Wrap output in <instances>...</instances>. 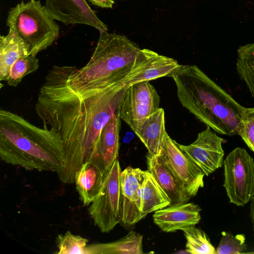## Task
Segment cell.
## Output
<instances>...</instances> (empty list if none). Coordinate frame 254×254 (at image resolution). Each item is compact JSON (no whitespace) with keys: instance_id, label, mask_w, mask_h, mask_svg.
Returning a JSON list of instances; mask_svg holds the SVG:
<instances>
[{"instance_id":"1","label":"cell","mask_w":254,"mask_h":254,"mask_svg":"<svg viewBox=\"0 0 254 254\" xmlns=\"http://www.w3.org/2000/svg\"><path fill=\"white\" fill-rule=\"evenodd\" d=\"M127 81L73 88L68 84L67 66L57 65L45 77L36 112L43 127L56 131L62 139L65 164L57 174L62 183H74L76 172L89 160L103 128L119 110Z\"/></svg>"},{"instance_id":"2","label":"cell","mask_w":254,"mask_h":254,"mask_svg":"<svg viewBox=\"0 0 254 254\" xmlns=\"http://www.w3.org/2000/svg\"><path fill=\"white\" fill-rule=\"evenodd\" d=\"M0 157L7 164L27 170L58 173L64 168L65 155L62 139L56 131L0 110Z\"/></svg>"},{"instance_id":"3","label":"cell","mask_w":254,"mask_h":254,"mask_svg":"<svg viewBox=\"0 0 254 254\" xmlns=\"http://www.w3.org/2000/svg\"><path fill=\"white\" fill-rule=\"evenodd\" d=\"M171 77L184 107L216 132L238 135L245 108L197 66L182 65Z\"/></svg>"},{"instance_id":"4","label":"cell","mask_w":254,"mask_h":254,"mask_svg":"<svg viewBox=\"0 0 254 254\" xmlns=\"http://www.w3.org/2000/svg\"><path fill=\"white\" fill-rule=\"evenodd\" d=\"M156 52L140 49L124 35L100 32L92 56L81 68L67 66L68 82L74 88L109 86L128 79L139 71Z\"/></svg>"},{"instance_id":"5","label":"cell","mask_w":254,"mask_h":254,"mask_svg":"<svg viewBox=\"0 0 254 254\" xmlns=\"http://www.w3.org/2000/svg\"><path fill=\"white\" fill-rule=\"evenodd\" d=\"M9 30L15 32L30 47L36 56L52 45L59 35L60 27L46 12L40 0L22 1L8 12Z\"/></svg>"},{"instance_id":"6","label":"cell","mask_w":254,"mask_h":254,"mask_svg":"<svg viewBox=\"0 0 254 254\" xmlns=\"http://www.w3.org/2000/svg\"><path fill=\"white\" fill-rule=\"evenodd\" d=\"M224 187L230 202L243 206L254 196V160L246 150L236 147L224 160Z\"/></svg>"},{"instance_id":"7","label":"cell","mask_w":254,"mask_h":254,"mask_svg":"<svg viewBox=\"0 0 254 254\" xmlns=\"http://www.w3.org/2000/svg\"><path fill=\"white\" fill-rule=\"evenodd\" d=\"M121 172L117 159L105 175L99 193L88 208L94 225L102 233L110 232L120 223Z\"/></svg>"},{"instance_id":"8","label":"cell","mask_w":254,"mask_h":254,"mask_svg":"<svg viewBox=\"0 0 254 254\" xmlns=\"http://www.w3.org/2000/svg\"><path fill=\"white\" fill-rule=\"evenodd\" d=\"M160 97L149 81L136 83L126 90L119 116L136 134L146 119L160 108Z\"/></svg>"},{"instance_id":"9","label":"cell","mask_w":254,"mask_h":254,"mask_svg":"<svg viewBox=\"0 0 254 254\" xmlns=\"http://www.w3.org/2000/svg\"><path fill=\"white\" fill-rule=\"evenodd\" d=\"M172 173L183 190L190 197L204 186V175L193 165L178 143L168 134L162 153L158 156Z\"/></svg>"},{"instance_id":"10","label":"cell","mask_w":254,"mask_h":254,"mask_svg":"<svg viewBox=\"0 0 254 254\" xmlns=\"http://www.w3.org/2000/svg\"><path fill=\"white\" fill-rule=\"evenodd\" d=\"M210 128L207 127L198 133L196 140L188 145L178 144L196 168L206 176L221 168L224 161L222 143L225 140Z\"/></svg>"},{"instance_id":"11","label":"cell","mask_w":254,"mask_h":254,"mask_svg":"<svg viewBox=\"0 0 254 254\" xmlns=\"http://www.w3.org/2000/svg\"><path fill=\"white\" fill-rule=\"evenodd\" d=\"M145 171L128 166L120 176V223L125 227L135 225L145 216L141 211V188Z\"/></svg>"},{"instance_id":"12","label":"cell","mask_w":254,"mask_h":254,"mask_svg":"<svg viewBox=\"0 0 254 254\" xmlns=\"http://www.w3.org/2000/svg\"><path fill=\"white\" fill-rule=\"evenodd\" d=\"M44 8L54 20L65 25L83 24L99 32L107 31V26L97 17L86 0H46Z\"/></svg>"},{"instance_id":"13","label":"cell","mask_w":254,"mask_h":254,"mask_svg":"<svg viewBox=\"0 0 254 254\" xmlns=\"http://www.w3.org/2000/svg\"><path fill=\"white\" fill-rule=\"evenodd\" d=\"M121 119L119 110L103 128L99 141L89 159L105 175L118 159Z\"/></svg>"},{"instance_id":"14","label":"cell","mask_w":254,"mask_h":254,"mask_svg":"<svg viewBox=\"0 0 254 254\" xmlns=\"http://www.w3.org/2000/svg\"><path fill=\"white\" fill-rule=\"evenodd\" d=\"M200 211V207L192 202L170 205L155 211L153 222L164 232L182 231L199 222Z\"/></svg>"},{"instance_id":"15","label":"cell","mask_w":254,"mask_h":254,"mask_svg":"<svg viewBox=\"0 0 254 254\" xmlns=\"http://www.w3.org/2000/svg\"><path fill=\"white\" fill-rule=\"evenodd\" d=\"M148 150V154L159 156L162 152L167 136L165 113L160 108L148 117L135 134Z\"/></svg>"},{"instance_id":"16","label":"cell","mask_w":254,"mask_h":254,"mask_svg":"<svg viewBox=\"0 0 254 254\" xmlns=\"http://www.w3.org/2000/svg\"><path fill=\"white\" fill-rule=\"evenodd\" d=\"M148 170L171 199V204L185 203L191 198L181 188L175 177L158 156L146 155Z\"/></svg>"},{"instance_id":"17","label":"cell","mask_w":254,"mask_h":254,"mask_svg":"<svg viewBox=\"0 0 254 254\" xmlns=\"http://www.w3.org/2000/svg\"><path fill=\"white\" fill-rule=\"evenodd\" d=\"M105 176L98 166L88 161L76 172L74 183L84 206L89 205L99 193Z\"/></svg>"},{"instance_id":"18","label":"cell","mask_w":254,"mask_h":254,"mask_svg":"<svg viewBox=\"0 0 254 254\" xmlns=\"http://www.w3.org/2000/svg\"><path fill=\"white\" fill-rule=\"evenodd\" d=\"M31 55L30 46L15 32L9 30L0 37V81H6L10 69L19 59Z\"/></svg>"},{"instance_id":"19","label":"cell","mask_w":254,"mask_h":254,"mask_svg":"<svg viewBox=\"0 0 254 254\" xmlns=\"http://www.w3.org/2000/svg\"><path fill=\"white\" fill-rule=\"evenodd\" d=\"M182 66L175 59L157 53L138 72L127 81L128 87L137 82L171 76Z\"/></svg>"},{"instance_id":"20","label":"cell","mask_w":254,"mask_h":254,"mask_svg":"<svg viewBox=\"0 0 254 254\" xmlns=\"http://www.w3.org/2000/svg\"><path fill=\"white\" fill-rule=\"evenodd\" d=\"M171 199L152 174L147 170L141 188V211L145 217L148 213L166 207Z\"/></svg>"},{"instance_id":"21","label":"cell","mask_w":254,"mask_h":254,"mask_svg":"<svg viewBox=\"0 0 254 254\" xmlns=\"http://www.w3.org/2000/svg\"><path fill=\"white\" fill-rule=\"evenodd\" d=\"M142 236L134 231L112 242L87 245V254H142Z\"/></svg>"},{"instance_id":"22","label":"cell","mask_w":254,"mask_h":254,"mask_svg":"<svg viewBox=\"0 0 254 254\" xmlns=\"http://www.w3.org/2000/svg\"><path fill=\"white\" fill-rule=\"evenodd\" d=\"M236 68L240 79L254 98V43L238 48Z\"/></svg>"},{"instance_id":"23","label":"cell","mask_w":254,"mask_h":254,"mask_svg":"<svg viewBox=\"0 0 254 254\" xmlns=\"http://www.w3.org/2000/svg\"><path fill=\"white\" fill-rule=\"evenodd\" d=\"M186 239V251L192 254H216V249L211 244L205 233L195 226L182 230Z\"/></svg>"},{"instance_id":"24","label":"cell","mask_w":254,"mask_h":254,"mask_svg":"<svg viewBox=\"0 0 254 254\" xmlns=\"http://www.w3.org/2000/svg\"><path fill=\"white\" fill-rule=\"evenodd\" d=\"M39 67V60L30 55L16 61L11 66L6 81L9 86L16 87L27 75L36 71Z\"/></svg>"},{"instance_id":"25","label":"cell","mask_w":254,"mask_h":254,"mask_svg":"<svg viewBox=\"0 0 254 254\" xmlns=\"http://www.w3.org/2000/svg\"><path fill=\"white\" fill-rule=\"evenodd\" d=\"M88 240L67 231L64 234H59L56 238L58 249L57 254H87Z\"/></svg>"},{"instance_id":"26","label":"cell","mask_w":254,"mask_h":254,"mask_svg":"<svg viewBox=\"0 0 254 254\" xmlns=\"http://www.w3.org/2000/svg\"><path fill=\"white\" fill-rule=\"evenodd\" d=\"M247 245L244 234L236 236L231 233L222 232L221 238L216 249V254H240L245 252Z\"/></svg>"},{"instance_id":"27","label":"cell","mask_w":254,"mask_h":254,"mask_svg":"<svg viewBox=\"0 0 254 254\" xmlns=\"http://www.w3.org/2000/svg\"><path fill=\"white\" fill-rule=\"evenodd\" d=\"M238 135L254 153V107L245 108Z\"/></svg>"},{"instance_id":"28","label":"cell","mask_w":254,"mask_h":254,"mask_svg":"<svg viewBox=\"0 0 254 254\" xmlns=\"http://www.w3.org/2000/svg\"><path fill=\"white\" fill-rule=\"evenodd\" d=\"M115 0H89L94 5L102 8H112Z\"/></svg>"},{"instance_id":"29","label":"cell","mask_w":254,"mask_h":254,"mask_svg":"<svg viewBox=\"0 0 254 254\" xmlns=\"http://www.w3.org/2000/svg\"><path fill=\"white\" fill-rule=\"evenodd\" d=\"M250 219L252 224L253 230L254 235V196L251 201L250 203Z\"/></svg>"}]
</instances>
